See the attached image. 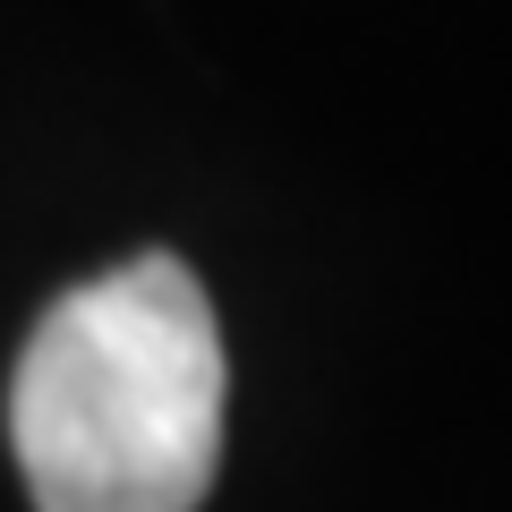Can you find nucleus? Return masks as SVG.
<instances>
[{"instance_id": "1", "label": "nucleus", "mask_w": 512, "mask_h": 512, "mask_svg": "<svg viewBox=\"0 0 512 512\" xmlns=\"http://www.w3.org/2000/svg\"><path fill=\"white\" fill-rule=\"evenodd\" d=\"M222 325L180 256L77 282L26 333L9 444L35 512H197L222 470Z\"/></svg>"}]
</instances>
